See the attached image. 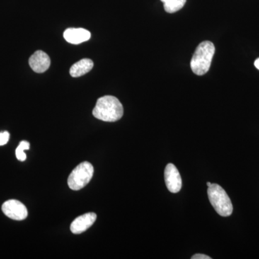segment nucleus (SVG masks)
Instances as JSON below:
<instances>
[{
    "label": "nucleus",
    "mask_w": 259,
    "mask_h": 259,
    "mask_svg": "<svg viewBox=\"0 0 259 259\" xmlns=\"http://www.w3.org/2000/svg\"><path fill=\"white\" fill-rule=\"evenodd\" d=\"M192 259H211V257L207 255L198 253V254L194 255L192 257Z\"/></svg>",
    "instance_id": "nucleus-14"
},
{
    "label": "nucleus",
    "mask_w": 259,
    "mask_h": 259,
    "mask_svg": "<svg viewBox=\"0 0 259 259\" xmlns=\"http://www.w3.org/2000/svg\"><path fill=\"white\" fill-rule=\"evenodd\" d=\"M94 167L89 162H83L78 165L70 174L68 185L72 190H81L88 185L93 178Z\"/></svg>",
    "instance_id": "nucleus-4"
},
{
    "label": "nucleus",
    "mask_w": 259,
    "mask_h": 259,
    "mask_svg": "<svg viewBox=\"0 0 259 259\" xmlns=\"http://www.w3.org/2000/svg\"><path fill=\"white\" fill-rule=\"evenodd\" d=\"M29 149H30V144H29L28 141H23L20 143L18 147L17 148L16 151H15L16 157L19 161H24L26 160V154L24 152V151Z\"/></svg>",
    "instance_id": "nucleus-12"
},
{
    "label": "nucleus",
    "mask_w": 259,
    "mask_h": 259,
    "mask_svg": "<svg viewBox=\"0 0 259 259\" xmlns=\"http://www.w3.org/2000/svg\"><path fill=\"white\" fill-rule=\"evenodd\" d=\"M165 183L171 193H177L182 189V181L180 172L173 163L166 165L164 171Z\"/></svg>",
    "instance_id": "nucleus-6"
},
{
    "label": "nucleus",
    "mask_w": 259,
    "mask_h": 259,
    "mask_svg": "<svg viewBox=\"0 0 259 259\" xmlns=\"http://www.w3.org/2000/svg\"><path fill=\"white\" fill-rule=\"evenodd\" d=\"M214 51L215 48L212 42L203 41L199 44L190 63L191 69L194 74L202 76L209 71Z\"/></svg>",
    "instance_id": "nucleus-2"
},
{
    "label": "nucleus",
    "mask_w": 259,
    "mask_h": 259,
    "mask_svg": "<svg viewBox=\"0 0 259 259\" xmlns=\"http://www.w3.org/2000/svg\"><path fill=\"white\" fill-rule=\"evenodd\" d=\"M64 37L69 44L77 45L90 40L91 33L86 29L68 28L64 32Z\"/></svg>",
    "instance_id": "nucleus-9"
},
{
    "label": "nucleus",
    "mask_w": 259,
    "mask_h": 259,
    "mask_svg": "<svg viewBox=\"0 0 259 259\" xmlns=\"http://www.w3.org/2000/svg\"><path fill=\"white\" fill-rule=\"evenodd\" d=\"M97 219V214L94 212H89L79 216L73 221L71 225V231L74 234H81L88 230Z\"/></svg>",
    "instance_id": "nucleus-8"
},
{
    "label": "nucleus",
    "mask_w": 259,
    "mask_h": 259,
    "mask_svg": "<svg viewBox=\"0 0 259 259\" xmlns=\"http://www.w3.org/2000/svg\"><path fill=\"white\" fill-rule=\"evenodd\" d=\"M10 139V134L8 131L0 133V146H4V145L8 144Z\"/></svg>",
    "instance_id": "nucleus-13"
},
{
    "label": "nucleus",
    "mask_w": 259,
    "mask_h": 259,
    "mask_svg": "<svg viewBox=\"0 0 259 259\" xmlns=\"http://www.w3.org/2000/svg\"><path fill=\"white\" fill-rule=\"evenodd\" d=\"M3 213L9 218L15 221H23L28 217V209L20 201L10 199L2 206Z\"/></svg>",
    "instance_id": "nucleus-5"
},
{
    "label": "nucleus",
    "mask_w": 259,
    "mask_h": 259,
    "mask_svg": "<svg viewBox=\"0 0 259 259\" xmlns=\"http://www.w3.org/2000/svg\"><path fill=\"white\" fill-rule=\"evenodd\" d=\"M254 65L255 68H256L257 69L259 70V58L258 59H257L255 61Z\"/></svg>",
    "instance_id": "nucleus-15"
},
{
    "label": "nucleus",
    "mask_w": 259,
    "mask_h": 259,
    "mask_svg": "<svg viewBox=\"0 0 259 259\" xmlns=\"http://www.w3.org/2000/svg\"><path fill=\"white\" fill-rule=\"evenodd\" d=\"M29 64L35 72L40 74L47 71L50 67V57L44 51H37L30 56Z\"/></svg>",
    "instance_id": "nucleus-7"
},
{
    "label": "nucleus",
    "mask_w": 259,
    "mask_h": 259,
    "mask_svg": "<svg viewBox=\"0 0 259 259\" xmlns=\"http://www.w3.org/2000/svg\"><path fill=\"white\" fill-rule=\"evenodd\" d=\"M207 194L209 202L218 214L222 217L231 215L233 210V204L226 191L221 186L212 184L208 187Z\"/></svg>",
    "instance_id": "nucleus-3"
},
{
    "label": "nucleus",
    "mask_w": 259,
    "mask_h": 259,
    "mask_svg": "<svg viewBox=\"0 0 259 259\" xmlns=\"http://www.w3.org/2000/svg\"><path fill=\"white\" fill-rule=\"evenodd\" d=\"M94 117L105 122H115L123 115V107L115 97L107 95L100 97L93 110Z\"/></svg>",
    "instance_id": "nucleus-1"
},
{
    "label": "nucleus",
    "mask_w": 259,
    "mask_h": 259,
    "mask_svg": "<svg viewBox=\"0 0 259 259\" xmlns=\"http://www.w3.org/2000/svg\"><path fill=\"white\" fill-rule=\"evenodd\" d=\"M163 3L165 11L168 13H175L185 6L187 0H161Z\"/></svg>",
    "instance_id": "nucleus-11"
},
{
    "label": "nucleus",
    "mask_w": 259,
    "mask_h": 259,
    "mask_svg": "<svg viewBox=\"0 0 259 259\" xmlns=\"http://www.w3.org/2000/svg\"><path fill=\"white\" fill-rule=\"evenodd\" d=\"M211 185H212V183H210V182H207V185L208 186V187H209V186Z\"/></svg>",
    "instance_id": "nucleus-16"
},
{
    "label": "nucleus",
    "mask_w": 259,
    "mask_h": 259,
    "mask_svg": "<svg viewBox=\"0 0 259 259\" xmlns=\"http://www.w3.org/2000/svg\"><path fill=\"white\" fill-rule=\"evenodd\" d=\"M94 66L93 61L91 59H83L73 65L70 69V74L72 77H79L88 74Z\"/></svg>",
    "instance_id": "nucleus-10"
}]
</instances>
